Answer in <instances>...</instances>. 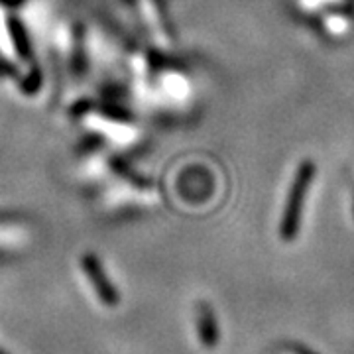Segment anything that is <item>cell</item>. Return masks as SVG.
Returning a JSON list of instances; mask_svg holds the SVG:
<instances>
[{"mask_svg":"<svg viewBox=\"0 0 354 354\" xmlns=\"http://www.w3.org/2000/svg\"><path fill=\"white\" fill-rule=\"evenodd\" d=\"M199 335H201L203 344H207V346H213L216 342L215 319L209 311V305H201V309H199Z\"/></svg>","mask_w":354,"mask_h":354,"instance_id":"obj_2","label":"cell"},{"mask_svg":"<svg viewBox=\"0 0 354 354\" xmlns=\"http://www.w3.org/2000/svg\"><path fill=\"white\" fill-rule=\"evenodd\" d=\"M317 176V165L311 160H304L297 165L295 176L291 181L290 193H288V203L283 209V215L279 221V239L291 242L301 227V216H304V207L307 201V193L311 189V183Z\"/></svg>","mask_w":354,"mask_h":354,"instance_id":"obj_1","label":"cell"}]
</instances>
